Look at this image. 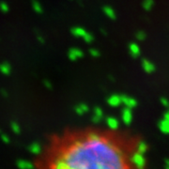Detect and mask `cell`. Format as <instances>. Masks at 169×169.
I'll return each mask as SVG.
<instances>
[{
  "mask_svg": "<svg viewBox=\"0 0 169 169\" xmlns=\"http://www.w3.org/2000/svg\"><path fill=\"white\" fill-rule=\"evenodd\" d=\"M74 110H75V113H76L77 115L82 116V115L86 114L87 112L89 111V105L86 104V103H79L78 105L75 106Z\"/></svg>",
  "mask_w": 169,
  "mask_h": 169,
  "instance_id": "7c38bea8",
  "label": "cell"
},
{
  "mask_svg": "<svg viewBox=\"0 0 169 169\" xmlns=\"http://www.w3.org/2000/svg\"><path fill=\"white\" fill-rule=\"evenodd\" d=\"M129 53L132 55V58H138V56L140 55V54H141V50H140L139 45L137 43H135V42L130 43V45H129Z\"/></svg>",
  "mask_w": 169,
  "mask_h": 169,
  "instance_id": "30bf717a",
  "label": "cell"
},
{
  "mask_svg": "<svg viewBox=\"0 0 169 169\" xmlns=\"http://www.w3.org/2000/svg\"><path fill=\"white\" fill-rule=\"evenodd\" d=\"M0 137H1V140L3 141L4 143H6V144L10 143V137H9L6 133H2V132H0Z\"/></svg>",
  "mask_w": 169,
  "mask_h": 169,
  "instance_id": "4316f807",
  "label": "cell"
},
{
  "mask_svg": "<svg viewBox=\"0 0 169 169\" xmlns=\"http://www.w3.org/2000/svg\"><path fill=\"white\" fill-rule=\"evenodd\" d=\"M159 129L164 134H169V111L166 112L163 119L159 122Z\"/></svg>",
  "mask_w": 169,
  "mask_h": 169,
  "instance_id": "5b68a950",
  "label": "cell"
},
{
  "mask_svg": "<svg viewBox=\"0 0 169 169\" xmlns=\"http://www.w3.org/2000/svg\"><path fill=\"white\" fill-rule=\"evenodd\" d=\"M89 54H90V55L92 56V58H99V56L101 55L100 51L98 49H96V48H90L89 49Z\"/></svg>",
  "mask_w": 169,
  "mask_h": 169,
  "instance_id": "d4e9b609",
  "label": "cell"
},
{
  "mask_svg": "<svg viewBox=\"0 0 169 169\" xmlns=\"http://www.w3.org/2000/svg\"><path fill=\"white\" fill-rule=\"evenodd\" d=\"M107 103L112 107H119L122 102H121V95L119 94H113L107 99Z\"/></svg>",
  "mask_w": 169,
  "mask_h": 169,
  "instance_id": "52a82bcc",
  "label": "cell"
},
{
  "mask_svg": "<svg viewBox=\"0 0 169 169\" xmlns=\"http://www.w3.org/2000/svg\"><path fill=\"white\" fill-rule=\"evenodd\" d=\"M11 65L9 62H2L0 63V72L4 75H10L11 73Z\"/></svg>",
  "mask_w": 169,
  "mask_h": 169,
  "instance_id": "5bb4252c",
  "label": "cell"
},
{
  "mask_svg": "<svg viewBox=\"0 0 169 169\" xmlns=\"http://www.w3.org/2000/svg\"><path fill=\"white\" fill-rule=\"evenodd\" d=\"M161 103L164 106V107H169V101L166 98H161Z\"/></svg>",
  "mask_w": 169,
  "mask_h": 169,
  "instance_id": "83f0119b",
  "label": "cell"
},
{
  "mask_svg": "<svg viewBox=\"0 0 169 169\" xmlns=\"http://www.w3.org/2000/svg\"><path fill=\"white\" fill-rule=\"evenodd\" d=\"M52 169H65V168H64V166H63L58 160H55L54 162L53 163Z\"/></svg>",
  "mask_w": 169,
  "mask_h": 169,
  "instance_id": "484cf974",
  "label": "cell"
},
{
  "mask_svg": "<svg viewBox=\"0 0 169 169\" xmlns=\"http://www.w3.org/2000/svg\"><path fill=\"white\" fill-rule=\"evenodd\" d=\"M142 6H143L145 11H150L154 6V0H144L143 3H142Z\"/></svg>",
  "mask_w": 169,
  "mask_h": 169,
  "instance_id": "ffe728a7",
  "label": "cell"
},
{
  "mask_svg": "<svg viewBox=\"0 0 169 169\" xmlns=\"http://www.w3.org/2000/svg\"><path fill=\"white\" fill-rule=\"evenodd\" d=\"M131 162L136 169H144L146 166V159L144 154L134 152L131 157Z\"/></svg>",
  "mask_w": 169,
  "mask_h": 169,
  "instance_id": "7a4b0ae2",
  "label": "cell"
},
{
  "mask_svg": "<svg viewBox=\"0 0 169 169\" xmlns=\"http://www.w3.org/2000/svg\"><path fill=\"white\" fill-rule=\"evenodd\" d=\"M103 119V111L100 107H95L93 110V117H92V122L94 124H99L102 122Z\"/></svg>",
  "mask_w": 169,
  "mask_h": 169,
  "instance_id": "ba28073f",
  "label": "cell"
},
{
  "mask_svg": "<svg viewBox=\"0 0 169 169\" xmlns=\"http://www.w3.org/2000/svg\"><path fill=\"white\" fill-rule=\"evenodd\" d=\"M136 152L138 153H141V154H145L148 150H149V147H148V144L146 142H144V141H139V142L136 144Z\"/></svg>",
  "mask_w": 169,
  "mask_h": 169,
  "instance_id": "2e32d148",
  "label": "cell"
},
{
  "mask_svg": "<svg viewBox=\"0 0 169 169\" xmlns=\"http://www.w3.org/2000/svg\"><path fill=\"white\" fill-rule=\"evenodd\" d=\"M71 32H72V36H74L76 38H83V36L86 34L87 31L81 26H74V27L72 28Z\"/></svg>",
  "mask_w": 169,
  "mask_h": 169,
  "instance_id": "9a60e30c",
  "label": "cell"
},
{
  "mask_svg": "<svg viewBox=\"0 0 169 169\" xmlns=\"http://www.w3.org/2000/svg\"><path fill=\"white\" fill-rule=\"evenodd\" d=\"M132 109L124 107L121 111V119L123 121V123L127 126H129L130 124H132Z\"/></svg>",
  "mask_w": 169,
  "mask_h": 169,
  "instance_id": "3957f363",
  "label": "cell"
},
{
  "mask_svg": "<svg viewBox=\"0 0 169 169\" xmlns=\"http://www.w3.org/2000/svg\"><path fill=\"white\" fill-rule=\"evenodd\" d=\"M121 102L125 105V107L130 108V109H133L137 105L136 100L132 97H129L127 95H121Z\"/></svg>",
  "mask_w": 169,
  "mask_h": 169,
  "instance_id": "8992f818",
  "label": "cell"
},
{
  "mask_svg": "<svg viewBox=\"0 0 169 169\" xmlns=\"http://www.w3.org/2000/svg\"><path fill=\"white\" fill-rule=\"evenodd\" d=\"M142 68H143V70H144L147 73H152V72H154L155 70H156L155 65H154L151 61H150V60H148V59H143V60H142Z\"/></svg>",
  "mask_w": 169,
  "mask_h": 169,
  "instance_id": "8fae6325",
  "label": "cell"
},
{
  "mask_svg": "<svg viewBox=\"0 0 169 169\" xmlns=\"http://www.w3.org/2000/svg\"><path fill=\"white\" fill-rule=\"evenodd\" d=\"M1 93H2V96H5V97H7V92H6L5 90H2V91H1Z\"/></svg>",
  "mask_w": 169,
  "mask_h": 169,
  "instance_id": "4dcf8cb0",
  "label": "cell"
},
{
  "mask_svg": "<svg viewBox=\"0 0 169 169\" xmlns=\"http://www.w3.org/2000/svg\"><path fill=\"white\" fill-rule=\"evenodd\" d=\"M83 40H84V42L91 43L93 41V40H94V36L91 33H89V32H86V34L83 36Z\"/></svg>",
  "mask_w": 169,
  "mask_h": 169,
  "instance_id": "7402d4cb",
  "label": "cell"
},
{
  "mask_svg": "<svg viewBox=\"0 0 169 169\" xmlns=\"http://www.w3.org/2000/svg\"><path fill=\"white\" fill-rule=\"evenodd\" d=\"M28 150H29L32 154L39 155V154L41 152V146L39 143L34 142V143H32L29 147H28Z\"/></svg>",
  "mask_w": 169,
  "mask_h": 169,
  "instance_id": "ac0fdd59",
  "label": "cell"
},
{
  "mask_svg": "<svg viewBox=\"0 0 169 169\" xmlns=\"http://www.w3.org/2000/svg\"><path fill=\"white\" fill-rule=\"evenodd\" d=\"M135 38H136V40H138L139 41H145V40L147 39V34H146V32H144V31H138V32L136 33V35H135Z\"/></svg>",
  "mask_w": 169,
  "mask_h": 169,
  "instance_id": "603a6c76",
  "label": "cell"
},
{
  "mask_svg": "<svg viewBox=\"0 0 169 169\" xmlns=\"http://www.w3.org/2000/svg\"><path fill=\"white\" fill-rule=\"evenodd\" d=\"M32 9L37 13H42L43 12V8H42L41 4L39 1H37V0H33L32 1Z\"/></svg>",
  "mask_w": 169,
  "mask_h": 169,
  "instance_id": "d6986e66",
  "label": "cell"
},
{
  "mask_svg": "<svg viewBox=\"0 0 169 169\" xmlns=\"http://www.w3.org/2000/svg\"><path fill=\"white\" fill-rule=\"evenodd\" d=\"M9 11H10V7L6 2H3V1L0 2V11L3 13H7L9 12Z\"/></svg>",
  "mask_w": 169,
  "mask_h": 169,
  "instance_id": "cb8c5ba5",
  "label": "cell"
},
{
  "mask_svg": "<svg viewBox=\"0 0 169 169\" xmlns=\"http://www.w3.org/2000/svg\"><path fill=\"white\" fill-rule=\"evenodd\" d=\"M105 122H106L107 127L110 130H112V131H116L119 127V119H116V118H114V117H107L106 119H105Z\"/></svg>",
  "mask_w": 169,
  "mask_h": 169,
  "instance_id": "9c48e42d",
  "label": "cell"
},
{
  "mask_svg": "<svg viewBox=\"0 0 169 169\" xmlns=\"http://www.w3.org/2000/svg\"><path fill=\"white\" fill-rule=\"evenodd\" d=\"M164 167H165V169H169V160H165Z\"/></svg>",
  "mask_w": 169,
  "mask_h": 169,
  "instance_id": "f546056e",
  "label": "cell"
},
{
  "mask_svg": "<svg viewBox=\"0 0 169 169\" xmlns=\"http://www.w3.org/2000/svg\"><path fill=\"white\" fill-rule=\"evenodd\" d=\"M58 161L65 169H128L123 151L95 132L75 140Z\"/></svg>",
  "mask_w": 169,
  "mask_h": 169,
  "instance_id": "6da1fadb",
  "label": "cell"
},
{
  "mask_svg": "<svg viewBox=\"0 0 169 169\" xmlns=\"http://www.w3.org/2000/svg\"><path fill=\"white\" fill-rule=\"evenodd\" d=\"M43 84H44V86H45L46 89H52V84H51V82H49L48 80H44V81H43Z\"/></svg>",
  "mask_w": 169,
  "mask_h": 169,
  "instance_id": "f1b7e54d",
  "label": "cell"
},
{
  "mask_svg": "<svg viewBox=\"0 0 169 169\" xmlns=\"http://www.w3.org/2000/svg\"><path fill=\"white\" fill-rule=\"evenodd\" d=\"M17 166L19 169H34L33 163L25 160H19L17 162Z\"/></svg>",
  "mask_w": 169,
  "mask_h": 169,
  "instance_id": "e0dca14e",
  "label": "cell"
},
{
  "mask_svg": "<svg viewBox=\"0 0 169 169\" xmlns=\"http://www.w3.org/2000/svg\"><path fill=\"white\" fill-rule=\"evenodd\" d=\"M11 128L12 132H13L15 134H19V133H21V127H20V125H19L17 122L12 121V122L11 123Z\"/></svg>",
  "mask_w": 169,
  "mask_h": 169,
  "instance_id": "44dd1931",
  "label": "cell"
},
{
  "mask_svg": "<svg viewBox=\"0 0 169 169\" xmlns=\"http://www.w3.org/2000/svg\"><path fill=\"white\" fill-rule=\"evenodd\" d=\"M84 56V52L80 48H71L68 52V58L72 61H75L77 59H80Z\"/></svg>",
  "mask_w": 169,
  "mask_h": 169,
  "instance_id": "277c9868",
  "label": "cell"
},
{
  "mask_svg": "<svg viewBox=\"0 0 169 169\" xmlns=\"http://www.w3.org/2000/svg\"><path fill=\"white\" fill-rule=\"evenodd\" d=\"M102 11L103 13L111 20H115L117 18V13L116 11H114V9L111 8L110 6H104L102 8Z\"/></svg>",
  "mask_w": 169,
  "mask_h": 169,
  "instance_id": "4fadbf2b",
  "label": "cell"
}]
</instances>
